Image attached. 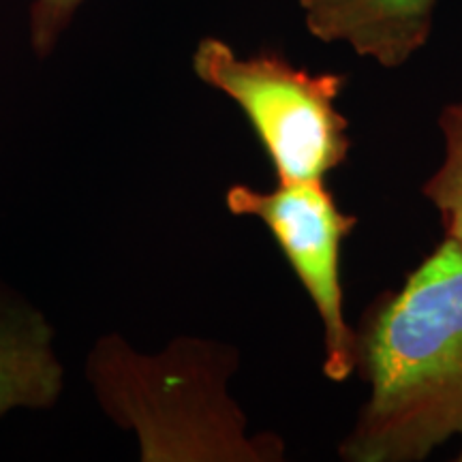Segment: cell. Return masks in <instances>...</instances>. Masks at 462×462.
<instances>
[{"instance_id":"obj_9","label":"cell","mask_w":462,"mask_h":462,"mask_svg":"<svg viewBox=\"0 0 462 462\" xmlns=\"http://www.w3.org/2000/svg\"><path fill=\"white\" fill-rule=\"evenodd\" d=\"M456 460H458V462H462V448H460V454H458V456H456Z\"/></svg>"},{"instance_id":"obj_8","label":"cell","mask_w":462,"mask_h":462,"mask_svg":"<svg viewBox=\"0 0 462 462\" xmlns=\"http://www.w3.org/2000/svg\"><path fill=\"white\" fill-rule=\"evenodd\" d=\"M82 3L84 0H34L31 7V45L34 54L39 58L51 54Z\"/></svg>"},{"instance_id":"obj_6","label":"cell","mask_w":462,"mask_h":462,"mask_svg":"<svg viewBox=\"0 0 462 462\" xmlns=\"http://www.w3.org/2000/svg\"><path fill=\"white\" fill-rule=\"evenodd\" d=\"M48 319L0 282V418L11 409H48L62 390Z\"/></svg>"},{"instance_id":"obj_7","label":"cell","mask_w":462,"mask_h":462,"mask_svg":"<svg viewBox=\"0 0 462 462\" xmlns=\"http://www.w3.org/2000/svg\"><path fill=\"white\" fill-rule=\"evenodd\" d=\"M439 129L443 135V161L421 190L441 215L446 238L462 251V99L443 107Z\"/></svg>"},{"instance_id":"obj_2","label":"cell","mask_w":462,"mask_h":462,"mask_svg":"<svg viewBox=\"0 0 462 462\" xmlns=\"http://www.w3.org/2000/svg\"><path fill=\"white\" fill-rule=\"evenodd\" d=\"M238 366L231 346L178 338L157 357L135 356L120 338L101 340L90 379L107 413L135 429L146 462H276L285 443L246 435V418L227 394Z\"/></svg>"},{"instance_id":"obj_1","label":"cell","mask_w":462,"mask_h":462,"mask_svg":"<svg viewBox=\"0 0 462 462\" xmlns=\"http://www.w3.org/2000/svg\"><path fill=\"white\" fill-rule=\"evenodd\" d=\"M356 332V371L371 394L340 458L420 462L462 437V251L452 240L381 293Z\"/></svg>"},{"instance_id":"obj_4","label":"cell","mask_w":462,"mask_h":462,"mask_svg":"<svg viewBox=\"0 0 462 462\" xmlns=\"http://www.w3.org/2000/svg\"><path fill=\"white\" fill-rule=\"evenodd\" d=\"M225 206L236 217H255L270 229L281 253L313 300L323 326V374L343 383L356 373L357 332L346 323L340 282V246L357 217L343 212L326 182H291L274 190L234 184Z\"/></svg>"},{"instance_id":"obj_3","label":"cell","mask_w":462,"mask_h":462,"mask_svg":"<svg viewBox=\"0 0 462 462\" xmlns=\"http://www.w3.org/2000/svg\"><path fill=\"white\" fill-rule=\"evenodd\" d=\"M193 71L238 103L281 184L323 180L349 157V120L337 107L346 75L310 73L279 51L238 56L215 37L198 43Z\"/></svg>"},{"instance_id":"obj_5","label":"cell","mask_w":462,"mask_h":462,"mask_svg":"<svg viewBox=\"0 0 462 462\" xmlns=\"http://www.w3.org/2000/svg\"><path fill=\"white\" fill-rule=\"evenodd\" d=\"M309 32L398 69L429 43L437 0H300Z\"/></svg>"}]
</instances>
